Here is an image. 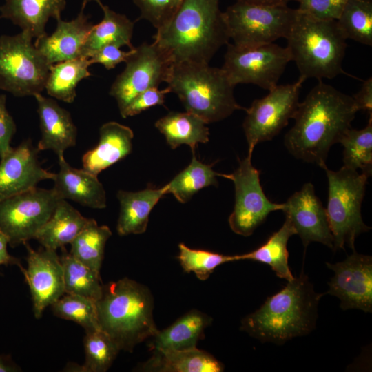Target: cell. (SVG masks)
<instances>
[{
    "mask_svg": "<svg viewBox=\"0 0 372 372\" xmlns=\"http://www.w3.org/2000/svg\"><path fill=\"white\" fill-rule=\"evenodd\" d=\"M357 112L352 96L319 80L299 103L285 146L296 159L322 167L331 147L351 127Z\"/></svg>",
    "mask_w": 372,
    "mask_h": 372,
    "instance_id": "1",
    "label": "cell"
},
{
    "mask_svg": "<svg viewBox=\"0 0 372 372\" xmlns=\"http://www.w3.org/2000/svg\"><path fill=\"white\" fill-rule=\"evenodd\" d=\"M220 0H184L154 42L173 63H209L230 39Z\"/></svg>",
    "mask_w": 372,
    "mask_h": 372,
    "instance_id": "2",
    "label": "cell"
},
{
    "mask_svg": "<svg viewBox=\"0 0 372 372\" xmlns=\"http://www.w3.org/2000/svg\"><path fill=\"white\" fill-rule=\"evenodd\" d=\"M324 293H316L302 271L241 321L240 329L262 342L282 344L313 330Z\"/></svg>",
    "mask_w": 372,
    "mask_h": 372,
    "instance_id": "3",
    "label": "cell"
},
{
    "mask_svg": "<svg viewBox=\"0 0 372 372\" xmlns=\"http://www.w3.org/2000/svg\"><path fill=\"white\" fill-rule=\"evenodd\" d=\"M100 329L120 351L132 352L158 329L154 320V298L145 285L127 278L103 285L96 301Z\"/></svg>",
    "mask_w": 372,
    "mask_h": 372,
    "instance_id": "4",
    "label": "cell"
},
{
    "mask_svg": "<svg viewBox=\"0 0 372 372\" xmlns=\"http://www.w3.org/2000/svg\"><path fill=\"white\" fill-rule=\"evenodd\" d=\"M177 95L186 112L207 124L222 121L240 106L234 97V85L220 68L209 63H173L165 81Z\"/></svg>",
    "mask_w": 372,
    "mask_h": 372,
    "instance_id": "5",
    "label": "cell"
},
{
    "mask_svg": "<svg viewBox=\"0 0 372 372\" xmlns=\"http://www.w3.org/2000/svg\"><path fill=\"white\" fill-rule=\"evenodd\" d=\"M285 39L286 47L300 76L319 81L347 74L342 69L347 39L339 30L336 21L317 20L298 10Z\"/></svg>",
    "mask_w": 372,
    "mask_h": 372,
    "instance_id": "6",
    "label": "cell"
},
{
    "mask_svg": "<svg viewBox=\"0 0 372 372\" xmlns=\"http://www.w3.org/2000/svg\"><path fill=\"white\" fill-rule=\"evenodd\" d=\"M322 168L328 179V201L326 208L333 236V249L355 250V238L370 231L363 221L361 206L368 176L342 166L338 171Z\"/></svg>",
    "mask_w": 372,
    "mask_h": 372,
    "instance_id": "7",
    "label": "cell"
},
{
    "mask_svg": "<svg viewBox=\"0 0 372 372\" xmlns=\"http://www.w3.org/2000/svg\"><path fill=\"white\" fill-rule=\"evenodd\" d=\"M32 41L23 31L0 36V90L17 97L41 94L51 66Z\"/></svg>",
    "mask_w": 372,
    "mask_h": 372,
    "instance_id": "8",
    "label": "cell"
},
{
    "mask_svg": "<svg viewBox=\"0 0 372 372\" xmlns=\"http://www.w3.org/2000/svg\"><path fill=\"white\" fill-rule=\"evenodd\" d=\"M298 10L287 5L255 4L236 1L223 12L229 38L238 46L274 43L286 38Z\"/></svg>",
    "mask_w": 372,
    "mask_h": 372,
    "instance_id": "9",
    "label": "cell"
},
{
    "mask_svg": "<svg viewBox=\"0 0 372 372\" xmlns=\"http://www.w3.org/2000/svg\"><path fill=\"white\" fill-rule=\"evenodd\" d=\"M291 61L287 48L275 43L247 47L228 43L221 68L235 86L251 83L270 90Z\"/></svg>",
    "mask_w": 372,
    "mask_h": 372,
    "instance_id": "10",
    "label": "cell"
},
{
    "mask_svg": "<svg viewBox=\"0 0 372 372\" xmlns=\"http://www.w3.org/2000/svg\"><path fill=\"white\" fill-rule=\"evenodd\" d=\"M306 79L289 84L277 85L267 95L255 99L249 108L242 128L248 144V153L253 154L258 143L271 141L285 127L299 104L300 89Z\"/></svg>",
    "mask_w": 372,
    "mask_h": 372,
    "instance_id": "11",
    "label": "cell"
},
{
    "mask_svg": "<svg viewBox=\"0 0 372 372\" xmlns=\"http://www.w3.org/2000/svg\"><path fill=\"white\" fill-rule=\"evenodd\" d=\"M61 198L54 190L34 187L0 200V231L11 247L34 239Z\"/></svg>",
    "mask_w": 372,
    "mask_h": 372,
    "instance_id": "12",
    "label": "cell"
},
{
    "mask_svg": "<svg viewBox=\"0 0 372 372\" xmlns=\"http://www.w3.org/2000/svg\"><path fill=\"white\" fill-rule=\"evenodd\" d=\"M252 154L239 160L237 169L223 177L231 180L235 188V204L228 222L236 234L249 236L266 220L269 214L282 211L283 203L271 201L260 185V171L251 163Z\"/></svg>",
    "mask_w": 372,
    "mask_h": 372,
    "instance_id": "13",
    "label": "cell"
},
{
    "mask_svg": "<svg viewBox=\"0 0 372 372\" xmlns=\"http://www.w3.org/2000/svg\"><path fill=\"white\" fill-rule=\"evenodd\" d=\"M125 67L112 84L110 95L116 101L120 114L145 90L166 81L173 63L154 41L134 47Z\"/></svg>",
    "mask_w": 372,
    "mask_h": 372,
    "instance_id": "14",
    "label": "cell"
},
{
    "mask_svg": "<svg viewBox=\"0 0 372 372\" xmlns=\"http://www.w3.org/2000/svg\"><path fill=\"white\" fill-rule=\"evenodd\" d=\"M326 264L334 276L324 294L338 298L343 310L355 309L371 313L372 257L353 250L343 261Z\"/></svg>",
    "mask_w": 372,
    "mask_h": 372,
    "instance_id": "15",
    "label": "cell"
},
{
    "mask_svg": "<svg viewBox=\"0 0 372 372\" xmlns=\"http://www.w3.org/2000/svg\"><path fill=\"white\" fill-rule=\"evenodd\" d=\"M28 267L23 272L33 302L35 318H39L44 309L65 294L63 267L56 250L42 247L34 250L27 242Z\"/></svg>",
    "mask_w": 372,
    "mask_h": 372,
    "instance_id": "16",
    "label": "cell"
},
{
    "mask_svg": "<svg viewBox=\"0 0 372 372\" xmlns=\"http://www.w3.org/2000/svg\"><path fill=\"white\" fill-rule=\"evenodd\" d=\"M282 211L294 227L306 249L317 242L333 249V236L326 208L315 193L312 183H307L283 203Z\"/></svg>",
    "mask_w": 372,
    "mask_h": 372,
    "instance_id": "17",
    "label": "cell"
},
{
    "mask_svg": "<svg viewBox=\"0 0 372 372\" xmlns=\"http://www.w3.org/2000/svg\"><path fill=\"white\" fill-rule=\"evenodd\" d=\"M39 152L28 139L1 158L0 200L32 189L42 180H53L55 173L42 167Z\"/></svg>",
    "mask_w": 372,
    "mask_h": 372,
    "instance_id": "18",
    "label": "cell"
},
{
    "mask_svg": "<svg viewBox=\"0 0 372 372\" xmlns=\"http://www.w3.org/2000/svg\"><path fill=\"white\" fill-rule=\"evenodd\" d=\"M85 6L82 4L81 11L71 21L57 19L52 34H45L36 39L35 47L49 65L81 56L83 45L93 26L84 12Z\"/></svg>",
    "mask_w": 372,
    "mask_h": 372,
    "instance_id": "19",
    "label": "cell"
},
{
    "mask_svg": "<svg viewBox=\"0 0 372 372\" xmlns=\"http://www.w3.org/2000/svg\"><path fill=\"white\" fill-rule=\"evenodd\" d=\"M37 103L41 138L37 145L40 151L52 150L58 157L75 146L77 129L70 113L61 107L55 100L41 94L34 96Z\"/></svg>",
    "mask_w": 372,
    "mask_h": 372,
    "instance_id": "20",
    "label": "cell"
},
{
    "mask_svg": "<svg viewBox=\"0 0 372 372\" xmlns=\"http://www.w3.org/2000/svg\"><path fill=\"white\" fill-rule=\"evenodd\" d=\"M59 170L55 173L52 189L63 200H71L92 209L106 207L103 185L95 176L84 169L72 167L64 156L58 157Z\"/></svg>",
    "mask_w": 372,
    "mask_h": 372,
    "instance_id": "21",
    "label": "cell"
},
{
    "mask_svg": "<svg viewBox=\"0 0 372 372\" xmlns=\"http://www.w3.org/2000/svg\"><path fill=\"white\" fill-rule=\"evenodd\" d=\"M133 138L129 127L115 121L104 123L99 129L98 144L82 157L83 169L98 176L131 153Z\"/></svg>",
    "mask_w": 372,
    "mask_h": 372,
    "instance_id": "22",
    "label": "cell"
},
{
    "mask_svg": "<svg viewBox=\"0 0 372 372\" xmlns=\"http://www.w3.org/2000/svg\"><path fill=\"white\" fill-rule=\"evenodd\" d=\"M65 0H5L0 6V18L10 20L36 39L47 34L50 18L61 17Z\"/></svg>",
    "mask_w": 372,
    "mask_h": 372,
    "instance_id": "23",
    "label": "cell"
},
{
    "mask_svg": "<svg viewBox=\"0 0 372 372\" xmlns=\"http://www.w3.org/2000/svg\"><path fill=\"white\" fill-rule=\"evenodd\" d=\"M166 194L165 186H149L138 192L119 190L117 198L120 211L116 230L120 236L141 234L147 227L149 216L154 207Z\"/></svg>",
    "mask_w": 372,
    "mask_h": 372,
    "instance_id": "24",
    "label": "cell"
},
{
    "mask_svg": "<svg viewBox=\"0 0 372 372\" xmlns=\"http://www.w3.org/2000/svg\"><path fill=\"white\" fill-rule=\"evenodd\" d=\"M152 355L138 368L151 372H221L223 364L210 353L197 349L152 351Z\"/></svg>",
    "mask_w": 372,
    "mask_h": 372,
    "instance_id": "25",
    "label": "cell"
},
{
    "mask_svg": "<svg viewBox=\"0 0 372 372\" xmlns=\"http://www.w3.org/2000/svg\"><path fill=\"white\" fill-rule=\"evenodd\" d=\"M212 321L211 317L193 309L178 318L167 328L152 338V351L187 350L196 347L204 336L205 329Z\"/></svg>",
    "mask_w": 372,
    "mask_h": 372,
    "instance_id": "26",
    "label": "cell"
},
{
    "mask_svg": "<svg viewBox=\"0 0 372 372\" xmlns=\"http://www.w3.org/2000/svg\"><path fill=\"white\" fill-rule=\"evenodd\" d=\"M91 219L82 216L66 200L61 199L52 216L37 231L34 239L45 248L56 250L70 244Z\"/></svg>",
    "mask_w": 372,
    "mask_h": 372,
    "instance_id": "27",
    "label": "cell"
},
{
    "mask_svg": "<svg viewBox=\"0 0 372 372\" xmlns=\"http://www.w3.org/2000/svg\"><path fill=\"white\" fill-rule=\"evenodd\" d=\"M100 6L103 17L97 24L93 25L83 45L81 56L90 58L103 46L114 44L121 48H134L132 43L134 22L125 14L116 12L101 2Z\"/></svg>",
    "mask_w": 372,
    "mask_h": 372,
    "instance_id": "28",
    "label": "cell"
},
{
    "mask_svg": "<svg viewBox=\"0 0 372 372\" xmlns=\"http://www.w3.org/2000/svg\"><path fill=\"white\" fill-rule=\"evenodd\" d=\"M206 125L200 117L188 112H169L155 123V127L172 149L187 145L192 151L198 143L209 142V130Z\"/></svg>",
    "mask_w": 372,
    "mask_h": 372,
    "instance_id": "29",
    "label": "cell"
},
{
    "mask_svg": "<svg viewBox=\"0 0 372 372\" xmlns=\"http://www.w3.org/2000/svg\"><path fill=\"white\" fill-rule=\"evenodd\" d=\"M295 234L296 231L294 227L285 218L282 226L273 233L263 245L250 252L236 255V260H249L266 264L278 278L290 281L294 276L289 266L287 243L289 238Z\"/></svg>",
    "mask_w": 372,
    "mask_h": 372,
    "instance_id": "30",
    "label": "cell"
},
{
    "mask_svg": "<svg viewBox=\"0 0 372 372\" xmlns=\"http://www.w3.org/2000/svg\"><path fill=\"white\" fill-rule=\"evenodd\" d=\"M91 65L90 59L83 56L52 65L45 86L48 94L68 103H73L79 83L92 75L88 70Z\"/></svg>",
    "mask_w": 372,
    "mask_h": 372,
    "instance_id": "31",
    "label": "cell"
},
{
    "mask_svg": "<svg viewBox=\"0 0 372 372\" xmlns=\"http://www.w3.org/2000/svg\"><path fill=\"white\" fill-rule=\"evenodd\" d=\"M212 166L213 164L207 165L198 161L193 150L188 166L165 185L166 194H172L178 202L185 203L200 189L209 186L217 187L216 177H223V174L216 172Z\"/></svg>",
    "mask_w": 372,
    "mask_h": 372,
    "instance_id": "32",
    "label": "cell"
},
{
    "mask_svg": "<svg viewBox=\"0 0 372 372\" xmlns=\"http://www.w3.org/2000/svg\"><path fill=\"white\" fill-rule=\"evenodd\" d=\"M61 262L63 267L65 293L75 294L98 300L103 291L100 273L92 270L61 248Z\"/></svg>",
    "mask_w": 372,
    "mask_h": 372,
    "instance_id": "33",
    "label": "cell"
},
{
    "mask_svg": "<svg viewBox=\"0 0 372 372\" xmlns=\"http://www.w3.org/2000/svg\"><path fill=\"white\" fill-rule=\"evenodd\" d=\"M112 236L106 225H99L92 218L87 225L70 242V254L81 262L100 273L105 244Z\"/></svg>",
    "mask_w": 372,
    "mask_h": 372,
    "instance_id": "34",
    "label": "cell"
},
{
    "mask_svg": "<svg viewBox=\"0 0 372 372\" xmlns=\"http://www.w3.org/2000/svg\"><path fill=\"white\" fill-rule=\"evenodd\" d=\"M339 143L343 146V166L368 177L372 174V116L362 129L352 127L345 132Z\"/></svg>",
    "mask_w": 372,
    "mask_h": 372,
    "instance_id": "35",
    "label": "cell"
},
{
    "mask_svg": "<svg viewBox=\"0 0 372 372\" xmlns=\"http://www.w3.org/2000/svg\"><path fill=\"white\" fill-rule=\"evenodd\" d=\"M336 23L346 39L372 45V0H348Z\"/></svg>",
    "mask_w": 372,
    "mask_h": 372,
    "instance_id": "36",
    "label": "cell"
},
{
    "mask_svg": "<svg viewBox=\"0 0 372 372\" xmlns=\"http://www.w3.org/2000/svg\"><path fill=\"white\" fill-rule=\"evenodd\" d=\"M85 362L68 371L81 372H105L116 358L120 349L113 340L101 329L86 331L84 338Z\"/></svg>",
    "mask_w": 372,
    "mask_h": 372,
    "instance_id": "37",
    "label": "cell"
},
{
    "mask_svg": "<svg viewBox=\"0 0 372 372\" xmlns=\"http://www.w3.org/2000/svg\"><path fill=\"white\" fill-rule=\"evenodd\" d=\"M53 313L76 322L85 332L101 329L96 301L84 296L65 293L51 305Z\"/></svg>",
    "mask_w": 372,
    "mask_h": 372,
    "instance_id": "38",
    "label": "cell"
},
{
    "mask_svg": "<svg viewBox=\"0 0 372 372\" xmlns=\"http://www.w3.org/2000/svg\"><path fill=\"white\" fill-rule=\"evenodd\" d=\"M178 259L183 269L193 272L200 280H206L215 269L227 262L236 261V255H223L203 249H194L183 243L178 245Z\"/></svg>",
    "mask_w": 372,
    "mask_h": 372,
    "instance_id": "39",
    "label": "cell"
},
{
    "mask_svg": "<svg viewBox=\"0 0 372 372\" xmlns=\"http://www.w3.org/2000/svg\"><path fill=\"white\" fill-rule=\"evenodd\" d=\"M184 0H133L140 10L139 19L149 21L156 30L166 25Z\"/></svg>",
    "mask_w": 372,
    "mask_h": 372,
    "instance_id": "40",
    "label": "cell"
},
{
    "mask_svg": "<svg viewBox=\"0 0 372 372\" xmlns=\"http://www.w3.org/2000/svg\"><path fill=\"white\" fill-rule=\"evenodd\" d=\"M298 10L320 21H336L348 0H297Z\"/></svg>",
    "mask_w": 372,
    "mask_h": 372,
    "instance_id": "41",
    "label": "cell"
},
{
    "mask_svg": "<svg viewBox=\"0 0 372 372\" xmlns=\"http://www.w3.org/2000/svg\"><path fill=\"white\" fill-rule=\"evenodd\" d=\"M171 92L168 87L159 90L158 87L145 90L137 95L127 106L121 116L125 118L141 113L156 105H164L165 95Z\"/></svg>",
    "mask_w": 372,
    "mask_h": 372,
    "instance_id": "42",
    "label": "cell"
},
{
    "mask_svg": "<svg viewBox=\"0 0 372 372\" xmlns=\"http://www.w3.org/2000/svg\"><path fill=\"white\" fill-rule=\"evenodd\" d=\"M120 48V47L114 44L103 46L89 58L91 64H101L106 70L114 68L118 64L125 62L134 49L126 52L121 50Z\"/></svg>",
    "mask_w": 372,
    "mask_h": 372,
    "instance_id": "43",
    "label": "cell"
},
{
    "mask_svg": "<svg viewBox=\"0 0 372 372\" xmlns=\"http://www.w3.org/2000/svg\"><path fill=\"white\" fill-rule=\"evenodd\" d=\"M15 132L16 124L6 108V96L0 94V158L11 149Z\"/></svg>",
    "mask_w": 372,
    "mask_h": 372,
    "instance_id": "44",
    "label": "cell"
},
{
    "mask_svg": "<svg viewBox=\"0 0 372 372\" xmlns=\"http://www.w3.org/2000/svg\"><path fill=\"white\" fill-rule=\"evenodd\" d=\"M358 111H364L372 116V78L366 79L360 90L352 96Z\"/></svg>",
    "mask_w": 372,
    "mask_h": 372,
    "instance_id": "45",
    "label": "cell"
},
{
    "mask_svg": "<svg viewBox=\"0 0 372 372\" xmlns=\"http://www.w3.org/2000/svg\"><path fill=\"white\" fill-rule=\"evenodd\" d=\"M9 243L7 236L0 231V266L1 265H17L23 273L25 268L22 266L19 258L9 254L7 246Z\"/></svg>",
    "mask_w": 372,
    "mask_h": 372,
    "instance_id": "46",
    "label": "cell"
},
{
    "mask_svg": "<svg viewBox=\"0 0 372 372\" xmlns=\"http://www.w3.org/2000/svg\"><path fill=\"white\" fill-rule=\"evenodd\" d=\"M21 371L9 355L0 354V372H15Z\"/></svg>",
    "mask_w": 372,
    "mask_h": 372,
    "instance_id": "47",
    "label": "cell"
},
{
    "mask_svg": "<svg viewBox=\"0 0 372 372\" xmlns=\"http://www.w3.org/2000/svg\"><path fill=\"white\" fill-rule=\"evenodd\" d=\"M291 1L297 0H236L238 2L265 5H287Z\"/></svg>",
    "mask_w": 372,
    "mask_h": 372,
    "instance_id": "48",
    "label": "cell"
},
{
    "mask_svg": "<svg viewBox=\"0 0 372 372\" xmlns=\"http://www.w3.org/2000/svg\"><path fill=\"white\" fill-rule=\"evenodd\" d=\"M91 1H95L99 4L101 2V0H83V4L86 5L87 3Z\"/></svg>",
    "mask_w": 372,
    "mask_h": 372,
    "instance_id": "49",
    "label": "cell"
}]
</instances>
